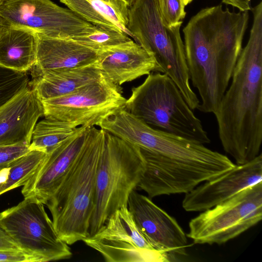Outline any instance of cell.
<instances>
[{
    "instance_id": "obj_1",
    "label": "cell",
    "mask_w": 262,
    "mask_h": 262,
    "mask_svg": "<svg viewBox=\"0 0 262 262\" xmlns=\"http://www.w3.org/2000/svg\"><path fill=\"white\" fill-rule=\"evenodd\" d=\"M112 134L140 147L145 162L137 187L149 198L186 193L235 165L202 143L153 128L126 110L115 118Z\"/></svg>"
},
{
    "instance_id": "obj_2",
    "label": "cell",
    "mask_w": 262,
    "mask_h": 262,
    "mask_svg": "<svg viewBox=\"0 0 262 262\" xmlns=\"http://www.w3.org/2000/svg\"><path fill=\"white\" fill-rule=\"evenodd\" d=\"M249 16L248 11L231 12L220 4L201 10L183 29L190 81L204 111L217 109L227 89Z\"/></svg>"
},
{
    "instance_id": "obj_3",
    "label": "cell",
    "mask_w": 262,
    "mask_h": 262,
    "mask_svg": "<svg viewBox=\"0 0 262 262\" xmlns=\"http://www.w3.org/2000/svg\"><path fill=\"white\" fill-rule=\"evenodd\" d=\"M251 10L248 41L214 114L223 148L238 165L258 156L262 143V2Z\"/></svg>"
},
{
    "instance_id": "obj_4",
    "label": "cell",
    "mask_w": 262,
    "mask_h": 262,
    "mask_svg": "<svg viewBox=\"0 0 262 262\" xmlns=\"http://www.w3.org/2000/svg\"><path fill=\"white\" fill-rule=\"evenodd\" d=\"M106 133L96 126L88 129L74 165L46 204L51 213L56 231L68 245L89 236L96 173L105 147Z\"/></svg>"
},
{
    "instance_id": "obj_5",
    "label": "cell",
    "mask_w": 262,
    "mask_h": 262,
    "mask_svg": "<svg viewBox=\"0 0 262 262\" xmlns=\"http://www.w3.org/2000/svg\"><path fill=\"white\" fill-rule=\"evenodd\" d=\"M183 21L167 26L157 0H136L128 8L127 29L136 42L152 55L160 69L174 82L189 106L197 109L200 101L192 90L180 34Z\"/></svg>"
},
{
    "instance_id": "obj_6",
    "label": "cell",
    "mask_w": 262,
    "mask_h": 262,
    "mask_svg": "<svg viewBox=\"0 0 262 262\" xmlns=\"http://www.w3.org/2000/svg\"><path fill=\"white\" fill-rule=\"evenodd\" d=\"M145 169L140 147L106 132L96 173L89 236L97 233L117 210L127 207L129 194L137 187Z\"/></svg>"
},
{
    "instance_id": "obj_7",
    "label": "cell",
    "mask_w": 262,
    "mask_h": 262,
    "mask_svg": "<svg viewBox=\"0 0 262 262\" xmlns=\"http://www.w3.org/2000/svg\"><path fill=\"white\" fill-rule=\"evenodd\" d=\"M125 109L153 128L203 144L210 142L201 120L166 74H148L132 89Z\"/></svg>"
},
{
    "instance_id": "obj_8",
    "label": "cell",
    "mask_w": 262,
    "mask_h": 262,
    "mask_svg": "<svg viewBox=\"0 0 262 262\" xmlns=\"http://www.w3.org/2000/svg\"><path fill=\"white\" fill-rule=\"evenodd\" d=\"M262 219V182L202 211L189 223L187 237L197 244L222 245Z\"/></svg>"
},
{
    "instance_id": "obj_9",
    "label": "cell",
    "mask_w": 262,
    "mask_h": 262,
    "mask_svg": "<svg viewBox=\"0 0 262 262\" xmlns=\"http://www.w3.org/2000/svg\"><path fill=\"white\" fill-rule=\"evenodd\" d=\"M43 205L34 198H25L0 212V225L20 250L42 262L69 259L71 249L58 236Z\"/></svg>"
},
{
    "instance_id": "obj_10",
    "label": "cell",
    "mask_w": 262,
    "mask_h": 262,
    "mask_svg": "<svg viewBox=\"0 0 262 262\" xmlns=\"http://www.w3.org/2000/svg\"><path fill=\"white\" fill-rule=\"evenodd\" d=\"M126 100L120 86L104 76L71 93L41 102L45 117L90 128L125 108Z\"/></svg>"
},
{
    "instance_id": "obj_11",
    "label": "cell",
    "mask_w": 262,
    "mask_h": 262,
    "mask_svg": "<svg viewBox=\"0 0 262 262\" xmlns=\"http://www.w3.org/2000/svg\"><path fill=\"white\" fill-rule=\"evenodd\" d=\"M83 241L107 262L171 261L141 233L128 207L117 210L97 233Z\"/></svg>"
},
{
    "instance_id": "obj_12",
    "label": "cell",
    "mask_w": 262,
    "mask_h": 262,
    "mask_svg": "<svg viewBox=\"0 0 262 262\" xmlns=\"http://www.w3.org/2000/svg\"><path fill=\"white\" fill-rule=\"evenodd\" d=\"M0 15L8 25L25 27L51 37L74 38L96 28L70 9L51 0L4 1L0 5Z\"/></svg>"
},
{
    "instance_id": "obj_13",
    "label": "cell",
    "mask_w": 262,
    "mask_h": 262,
    "mask_svg": "<svg viewBox=\"0 0 262 262\" xmlns=\"http://www.w3.org/2000/svg\"><path fill=\"white\" fill-rule=\"evenodd\" d=\"M128 208L138 228L157 250L166 253L171 261L187 255V238L176 220L156 205L149 197L134 190Z\"/></svg>"
},
{
    "instance_id": "obj_14",
    "label": "cell",
    "mask_w": 262,
    "mask_h": 262,
    "mask_svg": "<svg viewBox=\"0 0 262 262\" xmlns=\"http://www.w3.org/2000/svg\"><path fill=\"white\" fill-rule=\"evenodd\" d=\"M89 128L78 126L63 141L51 148L35 172L23 186L25 198L46 204L74 165Z\"/></svg>"
},
{
    "instance_id": "obj_15",
    "label": "cell",
    "mask_w": 262,
    "mask_h": 262,
    "mask_svg": "<svg viewBox=\"0 0 262 262\" xmlns=\"http://www.w3.org/2000/svg\"><path fill=\"white\" fill-rule=\"evenodd\" d=\"M262 182V155L234 167L223 174L195 187L185 193L183 209L204 211L232 197L241 191Z\"/></svg>"
},
{
    "instance_id": "obj_16",
    "label": "cell",
    "mask_w": 262,
    "mask_h": 262,
    "mask_svg": "<svg viewBox=\"0 0 262 262\" xmlns=\"http://www.w3.org/2000/svg\"><path fill=\"white\" fill-rule=\"evenodd\" d=\"M43 116L41 100L31 82L0 106V146L29 145L37 121Z\"/></svg>"
},
{
    "instance_id": "obj_17",
    "label": "cell",
    "mask_w": 262,
    "mask_h": 262,
    "mask_svg": "<svg viewBox=\"0 0 262 262\" xmlns=\"http://www.w3.org/2000/svg\"><path fill=\"white\" fill-rule=\"evenodd\" d=\"M98 62L103 75L120 86L152 72H160L154 57L132 39L99 51Z\"/></svg>"
},
{
    "instance_id": "obj_18",
    "label": "cell",
    "mask_w": 262,
    "mask_h": 262,
    "mask_svg": "<svg viewBox=\"0 0 262 262\" xmlns=\"http://www.w3.org/2000/svg\"><path fill=\"white\" fill-rule=\"evenodd\" d=\"M37 74L81 67L98 60V53L73 38L51 37L37 33Z\"/></svg>"
},
{
    "instance_id": "obj_19",
    "label": "cell",
    "mask_w": 262,
    "mask_h": 262,
    "mask_svg": "<svg viewBox=\"0 0 262 262\" xmlns=\"http://www.w3.org/2000/svg\"><path fill=\"white\" fill-rule=\"evenodd\" d=\"M37 76L31 84L41 100L71 93L104 76L98 60L81 67L46 71Z\"/></svg>"
},
{
    "instance_id": "obj_20",
    "label": "cell",
    "mask_w": 262,
    "mask_h": 262,
    "mask_svg": "<svg viewBox=\"0 0 262 262\" xmlns=\"http://www.w3.org/2000/svg\"><path fill=\"white\" fill-rule=\"evenodd\" d=\"M37 32L21 26L8 25L0 31V66L27 72L36 63Z\"/></svg>"
},
{
    "instance_id": "obj_21",
    "label": "cell",
    "mask_w": 262,
    "mask_h": 262,
    "mask_svg": "<svg viewBox=\"0 0 262 262\" xmlns=\"http://www.w3.org/2000/svg\"><path fill=\"white\" fill-rule=\"evenodd\" d=\"M69 9L94 26L122 31L127 29L128 7L122 0H59Z\"/></svg>"
},
{
    "instance_id": "obj_22",
    "label": "cell",
    "mask_w": 262,
    "mask_h": 262,
    "mask_svg": "<svg viewBox=\"0 0 262 262\" xmlns=\"http://www.w3.org/2000/svg\"><path fill=\"white\" fill-rule=\"evenodd\" d=\"M47 151L31 149L9 165L5 180L0 182V195L24 186L42 162Z\"/></svg>"
},
{
    "instance_id": "obj_23",
    "label": "cell",
    "mask_w": 262,
    "mask_h": 262,
    "mask_svg": "<svg viewBox=\"0 0 262 262\" xmlns=\"http://www.w3.org/2000/svg\"><path fill=\"white\" fill-rule=\"evenodd\" d=\"M77 127L68 122L45 117L34 128L29 149L48 151L70 136Z\"/></svg>"
},
{
    "instance_id": "obj_24",
    "label": "cell",
    "mask_w": 262,
    "mask_h": 262,
    "mask_svg": "<svg viewBox=\"0 0 262 262\" xmlns=\"http://www.w3.org/2000/svg\"><path fill=\"white\" fill-rule=\"evenodd\" d=\"M73 39L98 53L131 40L128 35L122 31L98 26L91 33Z\"/></svg>"
},
{
    "instance_id": "obj_25",
    "label": "cell",
    "mask_w": 262,
    "mask_h": 262,
    "mask_svg": "<svg viewBox=\"0 0 262 262\" xmlns=\"http://www.w3.org/2000/svg\"><path fill=\"white\" fill-rule=\"evenodd\" d=\"M31 84L26 72L0 66V106Z\"/></svg>"
},
{
    "instance_id": "obj_26",
    "label": "cell",
    "mask_w": 262,
    "mask_h": 262,
    "mask_svg": "<svg viewBox=\"0 0 262 262\" xmlns=\"http://www.w3.org/2000/svg\"><path fill=\"white\" fill-rule=\"evenodd\" d=\"M159 10L165 24H176L185 18V6L181 0H157Z\"/></svg>"
},
{
    "instance_id": "obj_27",
    "label": "cell",
    "mask_w": 262,
    "mask_h": 262,
    "mask_svg": "<svg viewBox=\"0 0 262 262\" xmlns=\"http://www.w3.org/2000/svg\"><path fill=\"white\" fill-rule=\"evenodd\" d=\"M29 150V145L26 144L0 146V172L7 169L12 162Z\"/></svg>"
},
{
    "instance_id": "obj_28",
    "label": "cell",
    "mask_w": 262,
    "mask_h": 262,
    "mask_svg": "<svg viewBox=\"0 0 262 262\" xmlns=\"http://www.w3.org/2000/svg\"><path fill=\"white\" fill-rule=\"evenodd\" d=\"M0 262H42L34 255L20 250H0Z\"/></svg>"
},
{
    "instance_id": "obj_29",
    "label": "cell",
    "mask_w": 262,
    "mask_h": 262,
    "mask_svg": "<svg viewBox=\"0 0 262 262\" xmlns=\"http://www.w3.org/2000/svg\"><path fill=\"white\" fill-rule=\"evenodd\" d=\"M16 250L20 249L0 225V250Z\"/></svg>"
},
{
    "instance_id": "obj_30",
    "label": "cell",
    "mask_w": 262,
    "mask_h": 262,
    "mask_svg": "<svg viewBox=\"0 0 262 262\" xmlns=\"http://www.w3.org/2000/svg\"><path fill=\"white\" fill-rule=\"evenodd\" d=\"M8 26L5 20L0 15V31L6 26Z\"/></svg>"
},
{
    "instance_id": "obj_31",
    "label": "cell",
    "mask_w": 262,
    "mask_h": 262,
    "mask_svg": "<svg viewBox=\"0 0 262 262\" xmlns=\"http://www.w3.org/2000/svg\"><path fill=\"white\" fill-rule=\"evenodd\" d=\"M123 2H124L126 5L129 7H130L133 3L135 2L136 0H122Z\"/></svg>"
},
{
    "instance_id": "obj_32",
    "label": "cell",
    "mask_w": 262,
    "mask_h": 262,
    "mask_svg": "<svg viewBox=\"0 0 262 262\" xmlns=\"http://www.w3.org/2000/svg\"><path fill=\"white\" fill-rule=\"evenodd\" d=\"M184 5L186 6L188 4H190L193 0H181Z\"/></svg>"
},
{
    "instance_id": "obj_33",
    "label": "cell",
    "mask_w": 262,
    "mask_h": 262,
    "mask_svg": "<svg viewBox=\"0 0 262 262\" xmlns=\"http://www.w3.org/2000/svg\"><path fill=\"white\" fill-rule=\"evenodd\" d=\"M3 2L2 0H0V5L2 4V3Z\"/></svg>"
},
{
    "instance_id": "obj_34",
    "label": "cell",
    "mask_w": 262,
    "mask_h": 262,
    "mask_svg": "<svg viewBox=\"0 0 262 262\" xmlns=\"http://www.w3.org/2000/svg\"><path fill=\"white\" fill-rule=\"evenodd\" d=\"M2 1H3V2H4V1H7V0H2Z\"/></svg>"
}]
</instances>
